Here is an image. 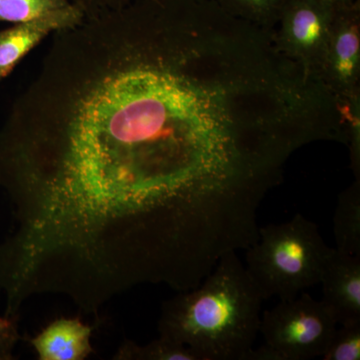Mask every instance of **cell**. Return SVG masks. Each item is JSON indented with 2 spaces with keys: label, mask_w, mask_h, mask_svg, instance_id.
<instances>
[{
  "label": "cell",
  "mask_w": 360,
  "mask_h": 360,
  "mask_svg": "<svg viewBox=\"0 0 360 360\" xmlns=\"http://www.w3.org/2000/svg\"><path fill=\"white\" fill-rule=\"evenodd\" d=\"M172 42L120 14L52 33L0 129L2 241L20 276L103 307L132 288L202 283L258 236V153Z\"/></svg>",
  "instance_id": "6da1fadb"
},
{
  "label": "cell",
  "mask_w": 360,
  "mask_h": 360,
  "mask_svg": "<svg viewBox=\"0 0 360 360\" xmlns=\"http://www.w3.org/2000/svg\"><path fill=\"white\" fill-rule=\"evenodd\" d=\"M264 302L238 252L227 253L200 285L162 303L158 333L200 360H245L259 333Z\"/></svg>",
  "instance_id": "7a4b0ae2"
},
{
  "label": "cell",
  "mask_w": 360,
  "mask_h": 360,
  "mask_svg": "<svg viewBox=\"0 0 360 360\" xmlns=\"http://www.w3.org/2000/svg\"><path fill=\"white\" fill-rule=\"evenodd\" d=\"M331 250L319 226L296 213L288 221L259 227L257 243L245 250V267L264 302H286L319 285Z\"/></svg>",
  "instance_id": "3957f363"
},
{
  "label": "cell",
  "mask_w": 360,
  "mask_h": 360,
  "mask_svg": "<svg viewBox=\"0 0 360 360\" xmlns=\"http://www.w3.org/2000/svg\"><path fill=\"white\" fill-rule=\"evenodd\" d=\"M338 326L324 303L303 291L264 311L259 333L279 360H307L322 357Z\"/></svg>",
  "instance_id": "277c9868"
},
{
  "label": "cell",
  "mask_w": 360,
  "mask_h": 360,
  "mask_svg": "<svg viewBox=\"0 0 360 360\" xmlns=\"http://www.w3.org/2000/svg\"><path fill=\"white\" fill-rule=\"evenodd\" d=\"M340 6L328 0H286L278 20L281 42L284 49L307 70L321 68Z\"/></svg>",
  "instance_id": "5b68a950"
},
{
  "label": "cell",
  "mask_w": 360,
  "mask_h": 360,
  "mask_svg": "<svg viewBox=\"0 0 360 360\" xmlns=\"http://www.w3.org/2000/svg\"><path fill=\"white\" fill-rule=\"evenodd\" d=\"M359 6L355 2L336 11L319 70L333 89L350 94L359 82Z\"/></svg>",
  "instance_id": "8992f818"
},
{
  "label": "cell",
  "mask_w": 360,
  "mask_h": 360,
  "mask_svg": "<svg viewBox=\"0 0 360 360\" xmlns=\"http://www.w3.org/2000/svg\"><path fill=\"white\" fill-rule=\"evenodd\" d=\"M321 302L338 326L360 323V255L333 248L322 270Z\"/></svg>",
  "instance_id": "52a82bcc"
},
{
  "label": "cell",
  "mask_w": 360,
  "mask_h": 360,
  "mask_svg": "<svg viewBox=\"0 0 360 360\" xmlns=\"http://www.w3.org/2000/svg\"><path fill=\"white\" fill-rule=\"evenodd\" d=\"M94 328L79 319H61L51 322L30 343L39 360H84L94 352Z\"/></svg>",
  "instance_id": "ba28073f"
},
{
  "label": "cell",
  "mask_w": 360,
  "mask_h": 360,
  "mask_svg": "<svg viewBox=\"0 0 360 360\" xmlns=\"http://www.w3.org/2000/svg\"><path fill=\"white\" fill-rule=\"evenodd\" d=\"M75 23L60 18H47L15 23L0 30V82L45 37Z\"/></svg>",
  "instance_id": "9c48e42d"
},
{
  "label": "cell",
  "mask_w": 360,
  "mask_h": 360,
  "mask_svg": "<svg viewBox=\"0 0 360 360\" xmlns=\"http://www.w3.org/2000/svg\"><path fill=\"white\" fill-rule=\"evenodd\" d=\"M84 16L68 0H0V25L47 18L78 22Z\"/></svg>",
  "instance_id": "30bf717a"
},
{
  "label": "cell",
  "mask_w": 360,
  "mask_h": 360,
  "mask_svg": "<svg viewBox=\"0 0 360 360\" xmlns=\"http://www.w3.org/2000/svg\"><path fill=\"white\" fill-rule=\"evenodd\" d=\"M336 250L360 255V189L359 182L343 191L333 217Z\"/></svg>",
  "instance_id": "8fae6325"
},
{
  "label": "cell",
  "mask_w": 360,
  "mask_h": 360,
  "mask_svg": "<svg viewBox=\"0 0 360 360\" xmlns=\"http://www.w3.org/2000/svg\"><path fill=\"white\" fill-rule=\"evenodd\" d=\"M115 360H200V356L186 345L177 342L165 336L144 345L134 341L123 340L117 352L113 355Z\"/></svg>",
  "instance_id": "7c38bea8"
},
{
  "label": "cell",
  "mask_w": 360,
  "mask_h": 360,
  "mask_svg": "<svg viewBox=\"0 0 360 360\" xmlns=\"http://www.w3.org/2000/svg\"><path fill=\"white\" fill-rule=\"evenodd\" d=\"M227 16L251 22L267 23L278 21L286 0H215Z\"/></svg>",
  "instance_id": "4fadbf2b"
},
{
  "label": "cell",
  "mask_w": 360,
  "mask_h": 360,
  "mask_svg": "<svg viewBox=\"0 0 360 360\" xmlns=\"http://www.w3.org/2000/svg\"><path fill=\"white\" fill-rule=\"evenodd\" d=\"M323 360L360 359V323L336 328L328 347L321 357Z\"/></svg>",
  "instance_id": "5bb4252c"
},
{
  "label": "cell",
  "mask_w": 360,
  "mask_h": 360,
  "mask_svg": "<svg viewBox=\"0 0 360 360\" xmlns=\"http://www.w3.org/2000/svg\"><path fill=\"white\" fill-rule=\"evenodd\" d=\"M20 340L18 319L0 316V360L13 359V352Z\"/></svg>",
  "instance_id": "9a60e30c"
},
{
  "label": "cell",
  "mask_w": 360,
  "mask_h": 360,
  "mask_svg": "<svg viewBox=\"0 0 360 360\" xmlns=\"http://www.w3.org/2000/svg\"><path fill=\"white\" fill-rule=\"evenodd\" d=\"M73 6L77 7L84 15L113 11L129 4L132 0H68Z\"/></svg>",
  "instance_id": "2e32d148"
},
{
  "label": "cell",
  "mask_w": 360,
  "mask_h": 360,
  "mask_svg": "<svg viewBox=\"0 0 360 360\" xmlns=\"http://www.w3.org/2000/svg\"><path fill=\"white\" fill-rule=\"evenodd\" d=\"M328 1L338 4V6H343V4H355V2H359V0H328Z\"/></svg>",
  "instance_id": "e0dca14e"
}]
</instances>
